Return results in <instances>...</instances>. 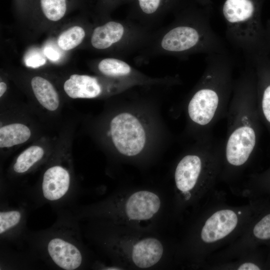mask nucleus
Returning <instances> with one entry per match:
<instances>
[{"mask_svg":"<svg viewBox=\"0 0 270 270\" xmlns=\"http://www.w3.org/2000/svg\"><path fill=\"white\" fill-rule=\"evenodd\" d=\"M55 212L56 218L50 227L36 231L28 230L25 249L43 268L82 270L86 265L87 252L82 238L80 220L70 208Z\"/></svg>","mask_w":270,"mask_h":270,"instance_id":"1","label":"nucleus"},{"mask_svg":"<svg viewBox=\"0 0 270 270\" xmlns=\"http://www.w3.org/2000/svg\"><path fill=\"white\" fill-rule=\"evenodd\" d=\"M202 76L188 104L192 122L208 127L232 93L234 61L228 52L206 55Z\"/></svg>","mask_w":270,"mask_h":270,"instance_id":"2","label":"nucleus"},{"mask_svg":"<svg viewBox=\"0 0 270 270\" xmlns=\"http://www.w3.org/2000/svg\"><path fill=\"white\" fill-rule=\"evenodd\" d=\"M256 85L254 68L246 64L234 82L232 120L224 146L226 159L234 166L246 163L256 146V134L250 119L248 106L256 96Z\"/></svg>","mask_w":270,"mask_h":270,"instance_id":"3","label":"nucleus"},{"mask_svg":"<svg viewBox=\"0 0 270 270\" xmlns=\"http://www.w3.org/2000/svg\"><path fill=\"white\" fill-rule=\"evenodd\" d=\"M262 0H226L222 14L228 42L242 52L246 64L259 56L269 55L262 24L260 6Z\"/></svg>","mask_w":270,"mask_h":270,"instance_id":"4","label":"nucleus"},{"mask_svg":"<svg viewBox=\"0 0 270 270\" xmlns=\"http://www.w3.org/2000/svg\"><path fill=\"white\" fill-rule=\"evenodd\" d=\"M158 47L164 54L181 58L228 52L224 41L212 28L209 17L197 13L178 16L159 38Z\"/></svg>","mask_w":270,"mask_h":270,"instance_id":"5","label":"nucleus"},{"mask_svg":"<svg viewBox=\"0 0 270 270\" xmlns=\"http://www.w3.org/2000/svg\"><path fill=\"white\" fill-rule=\"evenodd\" d=\"M0 244L25 249L27 220L33 206L22 190H0Z\"/></svg>","mask_w":270,"mask_h":270,"instance_id":"6","label":"nucleus"},{"mask_svg":"<svg viewBox=\"0 0 270 270\" xmlns=\"http://www.w3.org/2000/svg\"><path fill=\"white\" fill-rule=\"evenodd\" d=\"M112 140L121 154L134 156L143 150L146 142L144 128L138 119L129 112L115 116L110 124Z\"/></svg>","mask_w":270,"mask_h":270,"instance_id":"7","label":"nucleus"},{"mask_svg":"<svg viewBox=\"0 0 270 270\" xmlns=\"http://www.w3.org/2000/svg\"><path fill=\"white\" fill-rule=\"evenodd\" d=\"M138 34L134 26L126 22L110 21L94 30L90 42L98 50H106L119 44L124 48L135 42Z\"/></svg>","mask_w":270,"mask_h":270,"instance_id":"8","label":"nucleus"},{"mask_svg":"<svg viewBox=\"0 0 270 270\" xmlns=\"http://www.w3.org/2000/svg\"><path fill=\"white\" fill-rule=\"evenodd\" d=\"M238 217L236 213L230 210L218 211L206 222L201 232L202 240L212 243L223 238L236 227Z\"/></svg>","mask_w":270,"mask_h":270,"instance_id":"9","label":"nucleus"},{"mask_svg":"<svg viewBox=\"0 0 270 270\" xmlns=\"http://www.w3.org/2000/svg\"><path fill=\"white\" fill-rule=\"evenodd\" d=\"M160 206V200L157 194L146 190L132 194L125 204L127 216L133 220H145L152 218Z\"/></svg>","mask_w":270,"mask_h":270,"instance_id":"10","label":"nucleus"},{"mask_svg":"<svg viewBox=\"0 0 270 270\" xmlns=\"http://www.w3.org/2000/svg\"><path fill=\"white\" fill-rule=\"evenodd\" d=\"M202 166L200 158L196 154L184 156L178 164L174 174L177 188L182 192H186L195 186Z\"/></svg>","mask_w":270,"mask_h":270,"instance_id":"11","label":"nucleus"},{"mask_svg":"<svg viewBox=\"0 0 270 270\" xmlns=\"http://www.w3.org/2000/svg\"><path fill=\"white\" fill-rule=\"evenodd\" d=\"M163 246L158 239L148 238L138 242L132 247L131 258L134 264L140 268L154 266L163 254Z\"/></svg>","mask_w":270,"mask_h":270,"instance_id":"12","label":"nucleus"},{"mask_svg":"<svg viewBox=\"0 0 270 270\" xmlns=\"http://www.w3.org/2000/svg\"><path fill=\"white\" fill-rule=\"evenodd\" d=\"M0 270H31L43 268L26 250L0 244Z\"/></svg>","mask_w":270,"mask_h":270,"instance_id":"13","label":"nucleus"},{"mask_svg":"<svg viewBox=\"0 0 270 270\" xmlns=\"http://www.w3.org/2000/svg\"><path fill=\"white\" fill-rule=\"evenodd\" d=\"M64 88L66 94L73 98H94L102 92L97 79L87 75H71L65 82Z\"/></svg>","mask_w":270,"mask_h":270,"instance_id":"14","label":"nucleus"},{"mask_svg":"<svg viewBox=\"0 0 270 270\" xmlns=\"http://www.w3.org/2000/svg\"><path fill=\"white\" fill-rule=\"evenodd\" d=\"M31 86L35 96L42 106L50 111L58 108V96L49 81L40 76H35L31 80Z\"/></svg>","mask_w":270,"mask_h":270,"instance_id":"15","label":"nucleus"},{"mask_svg":"<svg viewBox=\"0 0 270 270\" xmlns=\"http://www.w3.org/2000/svg\"><path fill=\"white\" fill-rule=\"evenodd\" d=\"M31 134L30 130L22 124H12L0 128V147H10L26 142Z\"/></svg>","mask_w":270,"mask_h":270,"instance_id":"16","label":"nucleus"},{"mask_svg":"<svg viewBox=\"0 0 270 270\" xmlns=\"http://www.w3.org/2000/svg\"><path fill=\"white\" fill-rule=\"evenodd\" d=\"M44 150L39 146H31L22 152L12 166L14 172L18 175L26 174L44 157Z\"/></svg>","mask_w":270,"mask_h":270,"instance_id":"17","label":"nucleus"},{"mask_svg":"<svg viewBox=\"0 0 270 270\" xmlns=\"http://www.w3.org/2000/svg\"><path fill=\"white\" fill-rule=\"evenodd\" d=\"M99 71L106 76L125 77L131 74L132 68L126 62L116 58H106L98 64Z\"/></svg>","mask_w":270,"mask_h":270,"instance_id":"18","label":"nucleus"},{"mask_svg":"<svg viewBox=\"0 0 270 270\" xmlns=\"http://www.w3.org/2000/svg\"><path fill=\"white\" fill-rule=\"evenodd\" d=\"M136 12L146 18L156 16L167 10L173 0H132Z\"/></svg>","mask_w":270,"mask_h":270,"instance_id":"19","label":"nucleus"},{"mask_svg":"<svg viewBox=\"0 0 270 270\" xmlns=\"http://www.w3.org/2000/svg\"><path fill=\"white\" fill-rule=\"evenodd\" d=\"M85 34V31L82 27L72 26L59 36L58 39V46L62 50H70L82 42Z\"/></svg>","mask_w":270,"mask_h":270,"instance_id":"20","label":"nucleus"},{"mask_svg":"<svg viewBox=\"0 0 270 270\" xmlns=\"http://www.w3.org/2000/svg\"><path fill=\"white\" fill-rule=\"evenodd\" d=\"M40 4L44 14L52 21L60 20L66 12V0H40Z\"/></svg>","mask_w":270,"mask_h":270,"instance_id":"21","label":"nucleus"},{"mask_svg":"<svg viewBox=\"0 0 270 270\" xmlns=\"http://www.w3.org/2000/svg\"><path fill=\"white\" fill-rule=\"evenodd\" d=\"M253 232L258 239H270V214L266 216L256 224Z\"/></svg>","mask_w":270,"mask_h":270,"instance_id":"22","label":"nucleus"},{"mask_svg":"<svg viewBox=\"0 0 270 270\" xmlns=\"http://www.w3.org/2000/svg\"><path fill=\"white\" fill-rule=\"evenodd\" d=\"M46 60L39 53L30 54L25 60L26 65L28 67L36 68L44 65Z\"/></svg>","mask_w":270,"mask_h":270,"instance_id":"23","label":"nucleus"},{"mask_svg":"<svg viewBox=\"0 0 270 270\" xmlns=\"http://www.w3.org/2000/svg\"><path fill=\"white\" fill-rule=\"evenodd\" d=\"M44 54L47 58L52 61H56L60 58V54L58 52L52 47H46L44 49Z\"/></svg>","mask_w":270,"mask_h":270,"instance_id":"24","label":"nucleus"},{"mask_svg":"<svg viewBox=\"0 0 270 270\" xmlns=\"http://www.w3.org/2000/svg\"><path fill=\"white\" fill-rule=\"evenodd\" d=\"M238 270H259L260 268L256 264L246 262L242 264L238 268Z\"/></svg>","mask_w":270,"mask_h":270,"instance_id":"25","label":"nucleus"},{"mask_svg":"<svg viewBox=\"0 0 270 270\" xmlns=\"http://www.w3.org/2000/svg\"><path fill=\"white\" fill-rule=\"evenodd\" d=\"M266 30V37L267 44V46L269 52L270 54V20L266 22L265 26Z\"/></svg>","mask_w":270,"mask_h":270,"instance_id":"26","label":"nucleus"},{"mask_svg":"<svg viewBox=\"0 0 270 270\" xmlns=\"http://www.w3.org/2000/svg\"><path fill=\"white\" fill-rule=\"evenodd\" d=\"M6 90V85L4 82H0V96L2 97Z\"/></svg>","mask_w":270,"mask_h":270,"instance_id":"27","label":"nucleus"},{"mask_svg":"<svg viewBox=\"0 0 270 270\" xmlns=\"http://www.w3.org/2000/svg\"><path fill=\"white\" fill-rule=\"evenodd\" d=\"M132 0H112V2L114 4H118L120 3H124L128 1H131Z\"/></svg>","mask_w":270,"mask_h":270,"instance_id":"28","label":"nucleus"},{"mask_svg":"<svg viewBox=\"0 0 270 270\" xmlns=\"http://www.w3.org/2000/svg\"><path fill=\"white\" fill-rule=\"evenodd\" d=\"M269 55L270 56V54Z\"/></svg>","mask_w":270,"mask_h":270,"instance_id":"29","label":"nucleus"}]
</instances>
